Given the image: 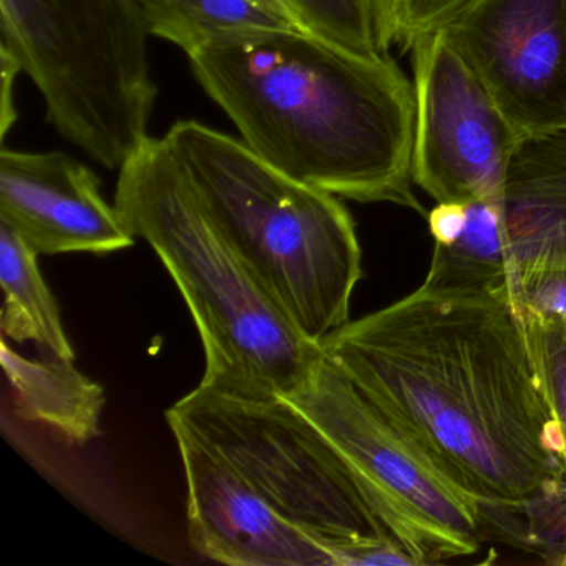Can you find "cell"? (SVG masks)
<instances>
[{
	"label": "cell",
	"mask_w": 566,
	"mask_h": 566,
	"mask_svg": "<svg viewBox=\"0 0 566 566\" xmlns=\"http://www.w3.org/2000/svg\"><path fill=\"white\" fill-rule=\"evenodd\" d=\"M187 57L241 140L287 177L423 213L412 191L413 85L389 55L277 28L213 39Z\"/></svg>",
	"instance_id": "obj_2"
},
{
	"label": "cell",
	"mask_w": 566,
	"mask_h": 566,
	"mask_svg": "<svg viewBox=\"0 0 566 566\" xmlns=\"http://www.w3.org/2000/svg\"><path fill=\"white\" fill-rule=\"evenodd\" d=\"M0 359L22 419L52 427L72 443L88 442L101 433L104 387L84 376L74 360L28 359L8 340H2Z\"/></svg>",
	"instance_id": "obj_13"
},
{
	"label": "cell",
	"mask_w": 566,
	"mask_h": 566,
	"mask_svg": "<svg viewBox=\"0 0 566 566\" xmlns=\"http://www.w3.org/2000/svg\"><path fill=\"white\" fill-rule=\"evenodd\" d=\"M303 31L363 55H380L374 0H286Z\"/></svg>",
	"instance_id": "obj_17"
},
{
	"label": "cell",
	"mask_w": 566,
	"mask_h": 566,
	"mask_svg": "<svg viewBox=\"0 0 566 566\" xmlns=\"http://www.w3.org/2000/svg\"><path fill=\"white\" fill-rule=\"evenodd\" d=\"M188 489V535L201 556L231 566H333L316 536L281 515L220 453L170 427Z\"/></svg>",
	"instance_id": "obj_10"
},
{
	"label": "cell",
	"mask_w": 566,
	"mask_h": 566,
	"mask_svg": "<svg viewBox=\"0 0 566 566\" xmlns=\"http://www.w3.org/2000/svg\"><path fill=\"white\" fill-rule=\"evenodd\" d=\"M317 344L483 506L522 510L563 482L562 432L509 293L422 284Z\"/></svg>",
	"instance_id": "obj_1"
},
{
	"label": "cell",
	"mask_w": 566,
	"mask_h": 566,
	"mask_svg": "<svg viewBox=\"0 0 566 566\" xmlns=\"http://www.w3.org/2000/svg\"><path fill=\"white\" fill-rule=\"evenodd\" d=\"M470 0H374L380 54L407 52L422 35L439 31Z\"/></svg>",
	"instance_id": "obj_18"
},
{
	"label": "cell",
	"mask_w": 566,
	"mask_h": 566,
	"mask_svg": "<svg viewBox=\"0 0 566 566\" xmlns=\"http://www.w3.org/2000/svg\"><path fill=\"white\" fill-rule=\"evenodd\" d=\"M101 178L65 151L0 150V223L39 254H108L137 241Z\"/></svg>",
	"instance_id": "obj_11"
},
{
	"label": "cell",
	"mask_w": 566,
	"mask_h": 566,
	"mask_svg": "<svg viewBox=\"0 0 566 566\" xmlns=\"http://www.w3.org/2000/svg\"><path fill=\"white\" fill-rule=\"evenodd\" d=\"M165 417L224 457L281 515L316 536L331 559L337 543L392 538L337 450L283 396L200 384Z\"/></svg>",
	"instance_id": "obj_6"
},
{
	"label": "cell",
	"mask_w": 566,
	"mask_h": 566,
	"mask_svg": "<svg viewBox=\"0 0 566 566\" xmlns=\"http://www.w3.org/2000/svg\"><path fill=\"white\" fill-rule=\"evenodd\" d=\"M148 38L137 0H0V48L34 82L49 124L108 170L150 138Z\"/></svg>",
	"instance_id": "obj_5"
},
{
	"label": "cell",
	"mask_w": 566,
	"mask_h": 566,
	"mask_svg": "<svg viewBox=\"0 0 566 566\" xmlns=\"http://www.w3.org/2000/svg\"><path fill=\"white\" fill-rule=\"evenodd\" d=\"M39 253L6 223H0V281L4 290L2 333L15 343L39 344L52 356L75 359L61 310L42 276Z\"/></svg>",
	"instance_id": "obj_14"
},
{
	"label": "cell",
	"mask_w": 566,
	"mask_h": 566,
	"mask_svg": "<svg viewBox=\"0 0 566 566\" xmlns=\"http://www.w3.org/2000/svg\"><path fill=\"white\" fill-rule=\"evenodd\" d=\"M114 205L150 244L200 333V384L290 397L323 360L293 317L251 273L190 187L165 138H148L118 170Z\"/></svg>",
	"instance_id": "obj_3"
},
{
	"label": "cell",
	"mask_w": 566,
	"mask_h": 566,
	"mask_svg": "<svg viewBox=\"0 0 566 566\" xmlns=\"http://www.w3.org/2000/svg\"><path fill=\"white\" fill-rule=\"evenodd\" d=\"M525 333L530 360L553 420L558 426L566 459V333L558 327L518 317Z\"/></svg>",
	"instance_id": "obj_19"
},
{
	"label": "cell",
	"mask_w": 566,
	"mask_h": 566,
	"mask_svg": "<svg viewBox=\"0 0 566 566\" xmlns=\"http://www.w3.org/2000/svg\"><path fill=\"white\" fill-rule=\"evenodd\" d=\"M412 52V181L436 203L496 200L525 138L442 29Z\"/></svg>",
	"instance_id": "obj_8"
},
{
	"label": "cell",
	"mask_w": 566,
	"mask_h": 566,
	"mask_svg": "<svg viewBox=\"0 0 566 566\" xmlns=\"http://www.w3.org/2000/svg\"><path fill=\"white\" fill-rule=\"evenodd\" d=\"M290 400L337 450L367 505L416 565L475 555L483 503L323 356Z\"/></svg>",
	"instance_id": "obj_7"
},
{
	"label": "cell",
	"mask_w": 566,
	"mask_h": 566,
	"mask_svg": "<svg viewBox=\"0 0 566 566\" xmlns=\"http://www.w3.org/2000/svg\"><path fill=\"white\" fill-rule=\"evenodd\" d=\"M253 2L263 6V8L270 9L274 14L281 15V18L286 19V21H290L291 24L296 25V28L300 29V25H297L293 11H291L290 4H287L286 0H253ZM301 31H303V29H301Z\"/></svg>",
	"instance_id": "obj_21"
},
{
	"label": "cell",
	"mask_w": 566,
	"mask_h": 566,
	"mask_svg": "<svg viewBox=\"0 0 566 566\" xmlns=\"http://www.w3.org/2000/svg\"><path fill=\"white\" fill-rule=\"evenodd\" d=\"M442 31L523 138L566 130V0H470Z\"/></svg>",
	"instance_id": "obj_9"
},
{
	"label": "cell",
	"mask_w": 566,
	"mask_h": 566,
	"mask_svg": "<svg viewBox=\"0 0 566 566\" xmlns=\"http://www.w3.org/2000/svg\"><path fill=\"white\" fill-rule=\"evenodd\" d=\"M22 69L19 62L9 54L6 49L0 48V138L4 144L9 132L18 122V108H15V81Z\"/></svg>",
	"instance_id": "obj_20"
},
{
	"label": "cell",
	"mask_w": 566,
	"mask_h": 566,
	"mask_svg": "<svg viewBox=\"0 0 566 566\" xmlns=\"http://www.w3.org/2000/svg\"><path fill=\"white\" fill-rule=\"evenodd\" d=\"M164 138L213 223L311 340L349 323L363 250L339 197L200 122H177Z\"/></svg>",
	"instance_id": "obj_4"
},
{
	"label": "cell",
	"mask_w": 566,
	"mask_h": 566,
	"mask_svg": "<svg viewBox=\"0 0 566 566\" xmlns=\"http://www.w3.org/2000/svg\"><path fill=\"white\" fill-rule=\"evenodd\" d=\"M509 297L516 316L566 333V244L546 248L512 264Z\"/></svg>",
	"instance_id": "obj_16"
},
{
	"label": "cell",
	"mask_w": 566,
	"mask_h": 566,
	"mask_svg": "<svg viewBox=\"0 0 566 566\" xmlns=\"http://www.w3.org/2000/svg\"><path fill=\"white\" fill-rule=\"evenodd\" d=\"M490 203L509 270L546 248L566 244V130L525 138L502 195Z\"/></svg>",
	"instance_id": "obj_12"
},
{
	"label": "cell",
	"mask_w": 566,
	"mask_h": 566,
	"mask_svg": "<svg viewBox=\"0 0 566 566\" xmlns=\"http://www.w3.org/2000/svg\"><path fill=\"white\" fill-rule=\"evenodd\" d=\"M151 38L190 54L213 39L296 28L253 0H137Z\"/></svg>",
	"instance_id": "obj_15"
}]
</instances>
